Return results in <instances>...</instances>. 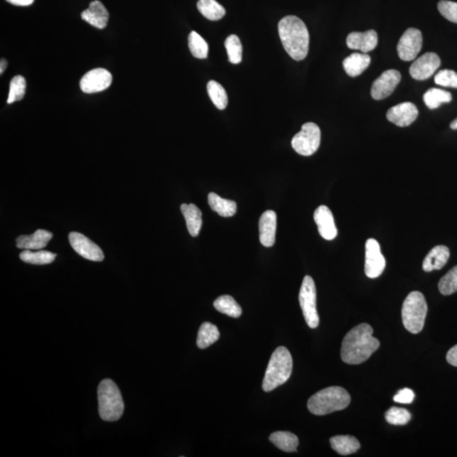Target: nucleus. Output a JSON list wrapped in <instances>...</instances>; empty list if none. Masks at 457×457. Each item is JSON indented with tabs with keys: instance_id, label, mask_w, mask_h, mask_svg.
Segmentation results:
<instances>
[{
	"instance_id": "19",
	"label": "nucleus",
	"mask_w": 457,
	"mask_h": 457,
	"mask_svg": "<svg viewBox=\"0 0 457 457\" xmlns=\"http://www.w3.org/2000/svg\"><path fill=\"white\" fill-rule=\"evenodd\" d=\"M109 16L108 11L99 0L92 1L90 8L82 13L83 21L99 29H104L107 26Z\"/></svg>"
},
{
	"instance_id": "15",
	"label": "nucleus",
	"mask_w": 457,
	"mask_h": 457,
	"mask_svg": "<svg viewBox=\"0 0 457 457\" xmlns=\"http://www.w3.org/2000/svg\"><path fill=\"white\" fill-rule=\"evenodd\" d=\"M419 117V109L410 102L399 104L390 108L386 114L388 121L400 127L412 125Z\"/></svg>"
},
{
	"instance_id": "25",
	"label": "nucleus",
	"mask_w": 457,
	"mask_h": 457,
	"mask_svg": "<svg viewBox=\"0 0 457 457\" xmlns=\"http://www.w3.org/2000/svg\"><path fill=\"white\" fill-rule=\"evenodd\" d=\"M330 441L332 449L343 456L353 454L361 447L357 439L350 436H334Z\"/></svg>"
},
{
	"instance_id": "33",
	"label": "nucleus",
	"mask_w": 457,
	"mask_h": 457,
	"mask_svg": "<svg viewBox=\"0 0 457 457\" xmlns=\"http://www.w3.org/2000/svg\"><path fill=\"white\" fill-rule=\"evenodd\" d=\"M188 45L190 53L195 58L206 59L208 55V43L194 31L189 35Z\"/></svg>"
},
{
	"instance_id": "34",
	"label": "nucleus",
	"mask_w": 457,
	"mask_h": 457,
	"mask_svg": "<svg viewBox=\"0 0 457 457\" xmlns=\"http://www.w3.org/2000/svg\"><path fill=\"white\" fill-rule=\"evenodd\" d=\"M229 61L230 63L237 65L242 60V45L241 41L236 35H230L225 42Z\"/></svg>"
},
{
	"instance_id": "5",
	"label": "nucleus",
	"mask_w": 457,
	"mask_h": 457,
	"mask_svg": "<svg viewBox=\"0 0 457 457\" xmlns=\"http://www.w3.org/2000/svg\"><path fill=\"white\" fill-rule=\"evenodd\" d=\"M97 398L102 419L114 421L122 418L125 405L122 393L114 381L109 379L101 381L97 388Z\"/></svg>"
},
{
	"instance_id": "2",
	"label": "nucleus",
	"mask_w": 457,
	"mask_h": 457,
	"mask_svg": "<svg viewBox=\"0 0 457 457\" xmlns=\"http://www.w3.org/2000/svg\"><path fill=\"white\" fill-rule=\"evenodd\" d=\"M279 35L284 48L293 60L301 61L308 54L309 33L299 17L288 16L279 22Z\"/></svg>"
},
{
	"instance_id": "28",
	"label": "nucleus",
	"mask_w": 457,
	"mask_h": 457,
	"mask_svg": "<svg viewBox=\"0 0 457 457\" xmlns=\"http://www.w3.org/2000/svg\"><path fill=\"white\" fill-rule=\"evenodd\" d=\"M217 311L228 315L229 317L237 318L241 317L242 309L232 296L224 295L218 297L214 303Z\"/></svg>"
},
{
	"instance_id": "7",
	"label": "nucleus",
	"mask_w": 457,
	"mask_h": 457,
	"mask_svg": "<svg viewBox=\"0 0 457 457\" xmlns=\"http://www.w3.org/2000/svg\"><path fill=\"white\" fill-rule=\"evenodd\" d=\"M299 303L308 326L311 329H316L319 325L316 286H315L313 278L309 275L304 277L303 284H301Z\"/></svg>"
},
{
	"instance_id": "40",
	"label": "nucleus",
	"mask_w": 457,
	"mask_h": 457,
	"mask_svg": "<svg viewBox=\"0 0 457 457\" xmlns=\"http://www.w3.org/2000/svg\"><path fill=\"white\" fill-rule=\"evenodd\" d=\"M415 394L411 389L405 388L399 392L394 397V401L401 404H411L414 402Z\"/></svg>"
},
{
	"instance_id": "4",
	"label": "nucleus",
	"mask_w": 457,
	"mask_h": 457,
	"mask_svg": "<svg viewBox=\"0 0 457 457\" xmlns=\"http://www.w3.org/2000/svg\"><path fill=\"white\" fill-rule=\"evenodd\" d=\"M292 357L285 347H279L272 354L263 381L265 392H272L286 382L292 372Z\"/></svg>"
},
{
	"instance_id": "3",
	"label": "nucleus",
	"mask_w": 457,
	"mask_h": 457,
	"mask_svg": "<svg viewBox=\"0 0 457 457\" xmlns=\"http://www.w3.org/2000/svg\"><path fill=\"white\" fill-rule=\"evenodd\" d=\"M350 402L349 393L339 386H331L309 398L308 408L314 415L323 416L345 409Z\"/></svg>"
},
{
	"instance_id": "36",
	"label": "nucleus",
	"mask_w": 457,
	"mask_h": 457,
	"mask_svg": "<svg viewBox=\"0 0 457 457\" xmlns=\"http://www.w3.org/2000/svg\"><path fill=\"white\" fill-rule=\"evenodd\" d=\"M438 286L443 296H450L457 291V265L441 278Z\"/></svg>"
},
{
	"instance_id": "44",
	"label": "nucleus",
	"mask_w": 457,
	"mask_h": 457,
	"mask_svg": "<svg viewBox=\"0 0 457 457\" xmlns=\"http://www.w3.org/2000/svg\"><path fill=\"white\" fill-rule=\"evenodd\" d=\"M451 128L452 129V130H457V118L455 119V121L451 123Z\"/></svg>"
},
{
	"instance_id": "1",
	"label": "nucleus",
	"mask_w": 457,
	"mask_h": 457,
	"mask_svg": "<svg viewBox=\"0 0 457 457\" xmlns=\"http://www.w3.org/2000/svg\"><path fill=\"white\" fill-rule=\"evenodd\" d=\"M374 330L367 323L354 327L344 337L341 359L350 365H361L380 348V341L372 336Z\"/></svg>"
},
{
	"instance_id": "37",
	"label": "nucleus",
	"mask_w": 457,
	"mask_h": 457,
	"mask_svg": "<svg viewBox=\"0 0 457 457\" xmlns=\"http://www.w3.org/2000/svg\"><path fill=\"white\" fill-rule=\"evenodd\" d=\"M385 419L389 424L406 425L409 423L412 416L409 412L401 407H392L385 412Z\"/></svg>"
},
{
	"instance_id": "9",
	"label": "nucleus",
	"mask_w": 457,
	"mask_h": 457,
	"mask_svg": "<svg viewBox=\"0 0 457 457\" xmlns=\"http://www.w3.org/2000/svg\"><path fill=\"white\" fill-rule=\"evenodd\" d=\"M423 46V36L419 29L409 28L402 35L397 45V53L401 60L412 61L416 59Z\"/></svg>"
},
{
	"instance_id": "29",
	"label": "nucleus",
	"mask_w": 457,
	"mask_h": 457,
	"mask_svg": "<svg viewBox=\"0 0 457 457\" xmlns=\"http://www.w3.org/2000/svg\"><path fill=\"white\" fill-rule=\"evenodd\" d=\"M198 9L205 18L210 21H219L225 15V8L215 0H199Z\"/></svg>"
},
{
	"instance_id": "35",
	"label": "nucleus",
	"mask_w": 457,
	"mask_h": 457,
	"mask_svg": "<svg viewBox=\"0 0 457 457\" xmlns=\"http://www.w3.org/2000/svg\"><path fill=\"white\" fill-rule=\"evenodd\" d=\"M26 80L21 75H16L11 80L10 84V92L7 100V104H11L15 102L23 99L26 92Z\"/></svg>"
},
{
	"instance_id": "24",
	"label": "nucleus",
	"mask_w": 457,
	"mask_h": 457,
	"mask_svg": "<svg viewBox=\"0 0 457 457\" xmlns=\"http://www.w3.org/2000/svg\"><path fill=\"white\" fill-rule=\"evenodd\" d=\"M208 204L213 211H215L222 217H232L236 215L237 205L236 202L228 200V199L222 198L214 193L208 194Z\"/></svg>"
},
{
	"instance_id": "26",
	"label": "nucleus",
	"mask_w": 457,
	"mask_h": 457,
	"mask_svg": "<svg viewBox=\"0 0 457 457\" xmlns=\"http://www.w3.org/2000/svg\"><path fill=\"white\" fill-rule=\"evenodd\" d=\"M269 441L275 446L285 452H295L299 445V439L294 434L287 431H277L271 434Z\"/></svg>"
},
{
	"instance_id": "13",
	"label": "nucleus",
	"mask_w": 457,
	"mask_h": 457,
	"mask_svg": "<svg viewBox=\"0 0 457 457\" xmlns=\"http://www.w3.org/2000/svg\"><path fill=\"white\" fill-rule=\"evenodd\" d=\"M441 61L436 53L429 52L416 59L410 68L412 78L424 81L431 77L441 66Z\"/></svg>"
},
{
	"instance_id": "10",
	"label": "nucleus",
	"mask_w": 457,
	"mask_h": 457,
	"mask_svg": "<svg viewBox=\"0 0 457 457\" xmlns=\"http://www.w3.org/2000/svg\"><path fill=\"white\" fill-rule=\"evenodd\" d=\"M365 247V274L368 278H378L384 272L386 266L380 243L375 239H368Z\"/></svg>"
},
{
	"instance_id": "22",
	"label": "nucleus",
	"mask_w": 457,
	"mask_h": 457,
	"mask_svg": "<svg viewBox=\"0 0 457 457\" xmlns=\"http://www.w3.org/2000/svg\"><path fill=\"white\" fill-rule=\"evenodd\" d=\"M181 210L186 220L190 236L198 237L203 225L201 210L193 203H183L181 206Z\"/></svg>"
},
{
	"instance_id": "39",
	"label": "nucleus",
	"mask_w": 457,
	"mask_h": 457,
	"mask_svg": "<svg viewBox=\"0 0 457 457\" xmlns=\"http://www.w3.org/2000/svg\"><path fill=\"white\" fill-rule=\"evenodd\" d=\"M438 10L446 19L457 24V3L442 0L438 4Z\"/></svg>"
},
{
	"instance_id": "6",
	"label": "nucleus",
	"mask_w": 457,
	"mask_h": 457,
	"mask_svg": "<svg viewBox=\"0 0 457 457\" xmlns=\"http://www.w3.org/2000/svg\"><path fill=\"white\" fill-rule=\"evenodd\" d=\"M428 305L423 293L412 291L404 301L402 317L404 327L412 334H419L423 330Z\"/></svg>"
},
{
	"instance_id": "21",
	"label": "nucleus",
	"mask_w": 457,
	"mask_h": 457,
	"mask_svg": "<svg viewBox=\"0 0 457 457\" xmlns=\"http://www.w3.org/2000/svg\"><path fill=\"white\" fill-rule=\"evenodd\" d=\"M449 257V248L446 246L434 247L426 256L423 263V269L425 272L441 269L446 264Z\"/></svg>"
},
{
	"instance_id": "38",
	"label": "nucleus",
	"mask_w": 457,
	"mask_h": 457,
	"mask_svg": "<svg viewBox=\"0 0 457 457\" xmlns=\"http://www.w3.org/2000/svg\"><path fill=\"white\" fill-rule=\"evenodd\" d=\"M434 82L439 86L457 88V73L454 70H442L436 74Z\"/></svg>"
},
{
	"instance_id": "23",
	"label": "nucleus",
	"mask_w": 457,
	"mask_h": 457,
	"mask_svg": "<svg viewBox=\"0 0 457 457\" xmlns=\"http://www.w3.org/2000/svg\"><path fill=\"white\" fill-rule=\"evenodd\" d=\"M371 63V58L370 55L365 54H359V53H353L343 61V68L345 72L350 77H356L360 75L365 70L370 66Z\"/></svg>"
},
{
	"instance_id": "41",
	"label": "nucleus",
	"mask_w": 457,
	"mask_h": 457,
	"mask_svg": "<svg viewBox=\"0 0 457 457\" xmlns=\"http://www.w3.org/2000/svg\"><path fill=\"white\" fill-rule=\"evenodd\" d=\"M446 360L451 365L457 367V345H454L447 353Z\"/></svg>"
},
{
	"instance_id": "14",
	"label": "nucleus",
	"mask_w": 457,
	"mask_h": 457,
	"mask_svg": "<svg viewBox=\"0 0 457 457\" xmlns=\"http://www.w3.org/2000/svg\"><path fill=\"white\" fill-rule=\"evenodd\" d=\"M70 246L84 259L101 262L104 259L103 251L96 244L84 235L78 232H72L69 235Z\"/></svg>"
},
{
	"instance_id": "43",
	"label": "nucleus",
	"mask_w": 457,
	"mask_h": 457,
	"mask_svg": "<svg viewBox=\"0 0 457 457\" xmlns=\"http://www.w3.org/2000/svg\"><path fill=\"white\" fill-rule=\"evenodd\" d=\"M7 68V61L4 59L1 60V62H0V74H3L4 72V70H6Z\"/></svg>"
},
{
	"instance_id": "31",
	"label": "nucleus",
	"mask_w": 457,
	"mask_h": 457,
	"mask_svg": "<svg viewBox=\"0 0 457 457\" xmlns=\"http://www.w3.org/2000/svg\"><path fill=\"white\" fill-rule=\"evenodd\" d=\"M56 254L51 252L40 250L32 252V250H24L21 252L20 259L26 264L43 265L53 263L55 261Z\"/></svg>"
},
{
	"instance_id": "16",
	"label": "nucleus",
	"mask_w": 457,
	"mask_h": 457,
	"mask_svg": "<svg viewBox=\"0 0 457 457\" xmlns=\"http://www.w3.org/2000/svg\"><path fill=\"white\" fill-rule=\"evenodd\" d=\"M313 218L318 229L321 236L327 240L332 241L337 237V228L335 224L334 216L332 212L327 206H319L314 212Z\"/></svg>"
},
{
	"instance_id": "17",
	"label": "nucleus",
	"mask_w": 457,
	"mask_h": 457,
	"mask_svg": "<svg viewBox=\"0 0 457 457\" xmlns=\"http://www.w3.org/2000/svg\"><path fill=\"white\" fill-rule=\"evenodd\" d=\"M378 34L375 30L365 33H350L347 38V44L350 50H360L365 54L372 51L378 45Z\"/></svg>"
},
{
	"instance_id": "8",
	"label": "nucleus",
	"mask_w": 457,
	"mask_h": 457,
	"mask_svg": "<svg viewBox=\"0 0 457 457\" xmlns=\"http://www.w3.org/2000/svg\"><path fill=\"white\" fill-rule=\"evenodd\" d=\"M321 141V131L316 124L308 122L301 127L300 132L293 137V149L303 156H311L316 153Z\"/></svg>"
},
{
	"instance_id": "11",
	"label": "nucleus",
	"mask_w": 457,
	"mask_h": 457,
	"mask_svg": "<svg viewBox=\"0 0 457 457\" xmlns=\"http://www.w3.org/2000/svg\"><path fill=\"white\" fill-rule=\"evenodd\" d=\"M402 75L397 70H385L372 83L371 96L375 100H382L392 95L400 83Z\"/></svg>"
},
{
	"instance_id": "30",
	"label": "nucleus",
	"mask_w": 457,
	"mask_h": 457,
	"mask_svg": "<svg viewBox=\"0 0 457 457\" xmlns=\"http://www.w3.org/2000/svg\"><path fill=\"white\" fill-rule=\"evenodd\" d=\"M451 100V92L439 88H430L424 95V103L429 109H436L442 104L450 103Z\"/></svg>"
},
{
	"instance_id": "20",
	"label": "nucleus",
	"mask_w": 457,
	"mask_h": 457,
	"mask_svg": "<svg viewBox=\"0 0 457 457\" xmlns=\"http://www.w3.org/2000/svg\"><path fill=\"white\" fill-rule=\"evenodd\" d=\"M53 234L45 230H38L30 236H21L16 239V246L20 249L39 250L48 245Z\"/></svg>"
},
{
	"instance_id": "42",
	"label": "nucleus",
	"mask_w": 457,
	"mask_h": 457,
	"mask_svg": "<svg viewBox=\"0 0 457 457\" xmlns=\"http://www.w3.org/2000/svg\"><path fill=\"white\" fill-rule=\"evenodd\" d=\"M6 1L17 6H28L34 2V0H6Z\"/></svg>"
},
{
	"instance_id": "18",
	"label": "nucleus",
	"mask_w": 457,
	"mask_h": 457,
	"mask_svg": "<svg viewBox=\"0 0 457 457\" xmlns=\"http://www.w3.org/2000/svg\"><path fill=\"white\" fill-rule=\"evenodd\" d=\"M276 227V213L273 210L264 212L259 220V239L262 245L266 247L274 246Z\"/></svg>"
},
{
	"instance_id": "12",
	"label": "nucleus",
	"mask_w": 457,
	"mask_h": 457,
	"mask_svg": "<svg viewBox=\"0 0 457 457\" xmlns=\"http://www.w3.org/2000/svg\"><path fill=\"white\" fill-rule=\"evenodd\" d=\"M112 82V75L107 70L97 68L83 75L80 87L85 93L100 92L107 90Z\"/></svg>"
},
{
	"instance_id": "32",
	"label": "nucleus",
	"mask_w": 457,
	"mask_h": 457,
	"mask_svg": "<svg viewBox=\"0 0 457 457\" xmlns=\"http://www.w3.org/2000/svg\"><path fill=\"white\" fill-rule=\"evenodd\" d=\"M207 90L213 104L217 109H225L228 105V96L225 88L220 83L215 81H210L208 83Z\"/></svg>"
},
{
	"instance_id": "27",
	"label": "nucleus",
	"mask_w": 457,
	"mask_h": 457,
	"mask_svg": "<svg viewBox=\"0 0 457 457\" xmlns=\"http://www.w3.org/2000/svg\"><path fill=\"white\" fill-rule=\"evenodd\" d=\"M220 338V331L216 326L211 323H203L198 330L197 345L200 349L210 348Z\"/></svg>"
}]
</instances>
